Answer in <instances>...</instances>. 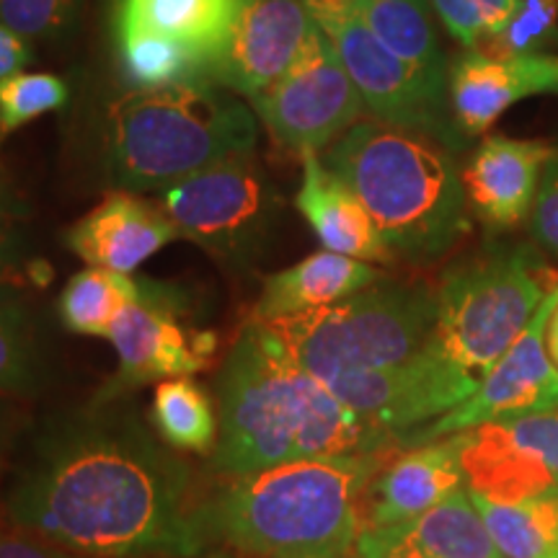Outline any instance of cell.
Returning a JSON list of instances; mask_svg holds the SVG:
<instances>
[{
	"label": "cell",
	"instance_id": "15",
	"mask_svg": "<svg viewBox=\"0 0 558 558\" xmlns=\"http://www.w3.org/2000/svg\"><path fill=\"white\" fill-rule=\"evenodd\" d=\"M463 435H450L416 448L390 452L383 469L375 473L362 499V530L390 527L409 522L432 507L442 505L465 484Z\"/></svg>",
	"mask_w": 558,
	"mask_h": 558
},
{
	"label": "cell",
	"instance_id": "18",
	"mask_svg": "<svg viewBox=\"0 0 558 558\" xmlns=\"http://www.w3.org/2000/svg\"><path fill=\"white\" fill-rule=\"evenodd\" d=\"M177 239L179 230L160 205L114 190L86 218L70 226L65 246L88 267L132 275Z\"/></svg>",
	"mask_w": 558,
	"mask_h": 558
},
{
	"label": "cell",
	"instance_id": "27",
	"mask_svg": "<svg viewBox=\"0 0 558 558\" xmlns=\"http://www.w3.org/2000/svg\"><path fill=\"white\" fill-rule=\"evenodd\" d=\"M150 424L166 445L179 452H213L218 442V414L205 388L190 378L160 380L150 403Z\"/></svg>",
	"mask_w": 558,
	"mask_h": 558
},
{
	"label": "cell",
	"instance_id": "3",
	"mask_svg": "<svg viewBox=\"0 0 558 558\" xmlns=\"http://www.w3.org/2000/svg\"><path fill=\"white\" fill-rule=\"evenodd\" d=\"M388 456L298 460L228 478L199 494L197 525L207 546L246 558H354L365 488Z\"/></svg>",
	"mask_w": 558,
	"mask_h": 558
},
{
	"label": "cell",
	"instance_id": "30",
	"mask_svg": "<svg viewBox=\"0 0 558 558\" xmlns=\"http://www.w3.org/2000/svg\"><path fill=\"white\" fill-rule=\"evenodd\" d=\"M41 375L29 318L13 300L0 303V396L32 399L39 393Z\"/></svg>",
	"mask_w": 558,
	"mask_h": 558
},
{
	"label": "cell",
	"instance_id": "39",
	"mask_svg": "<svg viewBox=\"0 0 558 558\" xmlns=\"http://www.w3.org/2000/svg\"><path fill=\"white\" fill-rule=\"evenodd\" d=\"M369 3H373V0H311V11L313 19L326 29V26L339 24V21L344 19L362 16V11H365Z\"/></svg>",
	"mask_w": 558,
	"mask_h": 558
},
{
	"label": "cell",
	"instance_id": "13",
	"mask_svg": "<svg viewBox=\"0 0 558 558\" xmlns=\"http://www.w3.org/2000/svg\"><path fill=\"white\" fill-rule=\"evenodd\" d=\"M324 386L360 416L407 435L463 403L478 388V380L429 347L403 365L344 373Z\"/></svg>",
	"mask_w": 558,
	"mask_h": 558
},
{
	"label": "cell",
	"instance_id": "38",
	"mask_svg": "<svg viewBox=\"0 0 558 558\" xmlns=\"http://www.w3.org/2000/svg\"><path fill=\"white\" fill-rule=\"evenodd\" d=\"M32 62V47L16 32L0 24V78L21 73Z\"/></svg>",
	"mask_w": 558,
	"mask_h": 558
},
{
	"label": "cell",
	"instance_id": "19",
	"mask_svg": "<svg viewBox=\"0 0 558 558\" xmlns=\"http://www.w3.org/2000/svg\"><path fill=\"white\" fill-rule=\"evenodd\" d=\"M354 558H507L473 505L469 486L409 522L365 527Z\"/></svg>",
	"mask_w": 558,
	"mask_h": 558
},
{
	"label": "cell",
	"instance_id": "33",
	"mask_svg": "<svg viewBox=\"0 0 558 558\" xmlns=\"http://www.w3.org/2000/svg\"><path fill=\"white\" fill-rule=\"evenodd\" d=\"M81 0H0V24L24 39L58 37Z\"/></svg>",
	"mask_w": 558,
	"mask_h": 558
},
{
	"label": "cell",
	"instance_id": "29",
	"mask_svg": "<svg viewBox=\"0 0 558 558\" xmlns=\"http://www.w3.org/2000/svg\"><path fill=\"white\" fill-rule=\"evenodd\" d=\"M558 47V0H518L507 24L473 50L494 60L554 54Z\"/></svg>",
	"mask_w": 558,
	"mask_h": 558
},
{
	"label": "cell",
	"instance_id": "24",
	"mask_svg": "<svg viewBox=\"0 0 558 558\" xmlns=\"http://www.w3.org/2000/svg\"><path fill=\"white\" fill-rule=\"evenodd\" d=\"M362 19L388 52L448 86L450 60L439 45L432 0H373Z\"/></svg>",
	"mask_w": 558,
	"mask_h": 558
},
{
	"label": "cell",
	"instance_id": "42",
	"mask_svg": "<svg viewBox=\"0 0 558 558\" xmlns=\"http://www.w3.org/2000/svg\"><path fill=\"white\" fill-rule=\"evenodd\" d=\"M546 344H548V354L550 360L558 365V303L554 313H550V320H548V331H546Z\"/></svg>",
	"mask_w": 558,
	"mask_h": 558
},
{
	"label": "cell",
	"instance_id": "41",
	"mask_svg": "<svg viewBox=\"0 0 558 558\" xmlns=\"http://www.w3.org/2000/svg\"><path fill=\"white\" fill-rule=\"evenodd\" d=\"M19 424V403L9 396H0V465H3Z\"/></svg>",
	"mask_w": 558,
	"mask_h": 558
},
{
	"label": "cell",
	"instance_id": "34",
	"mask_svg": "<svg viewBox=\"0 0 558 558\" xmlns=\"http://www.w3.org/2000/svg\"><path fill=\"white\" fill-rule=\"evenodd\" d=\"M497 424L520 448L535 452L558 478V407L525 416L497 418Z\"/></svg>",
	"mask_w": 558,
	"mask_h": 558
},
{
	"label": "cell",
	"instance_id": "14",
	"mask_svg": "<svg viewBox=\"0 0 558 558\" xmlns=\"http://www.w3.org/2000/svg\"><path fill=\"white\" fill-rule=\"evenodd\" d=\"M313 26L311 0H243L209 83L254 99L288 73Z\"/></svg>",
	"mask_w": 558,
	"mask_h": 558
},
{
	"label": "cell",
	"instance_id": "4",
	"mask_svg": "<svg viewBox=\"0 0 558 558\" xmlns=\"http://www.w3.org/2000/svg\"><path fill=\"white\" fill-rule=\"evenodd\" d=\"M318 158L362 202L396 259L435 264L471 230L463 169L437 140L367 120Z\"/></svg>",
	"mask_w": 558,
	"mask_h": 558
},
{
	"label": "cell",
	"instance_id": "31",
	"mask_svg": "<svg viewBox=\"0 0 558 558\" xmlns=\"http://www.w3.org/2000/svg\"><path fill=\"white\" fill-rule=\"evenodd\" d=\"M68 104L65 81L50 73H13L0 78V137Z\"/></svg>",
	"mask_w": 558,
	"mask_h": 558
},
{
	"label": "cell",
	"instance_id": "8",
	"mask_svg": "<svg viewBox=\"0 0 558 558\" xmlns=\"http://www.w3.org/2000/svg\"><path fill=\"white\" fill-rule=\"evenodd\" d=\"M179 239L230 269H248L275 233L282 199L254 153L226 158L160 192Z\"/></svg>",
	"mask_w": 558,
	"mask_h": 558
},
{
	"label": "cell",
	"instance_id": "2",
	"mask_svg": "<svg viewBox=\"0 0 558 558\" xmlns=\"http://www.w3.org/2000/svg\"><path fill=\"white\" fill-rule=\"evenodd\" d=\"M218 442L213 469L226 478L298 460L401 450V435L339 401L300 367L267 324L251 318L218 375Z\"/></svg>",
	"mask_w": 558,
	"mask_h": 558
},
{
	"label": "cell",
	"instance_id": "5",
	"mask_svg": "<svg viewBox=\"0 0 558 558\" xmlns=\"http://www.w3.org/2000/svg\"><path fill=\"white\" fill-rule=\"evenodd\" d=\"M109 177L122 192H163L220 160L254 153V114L213 83L135 90L111 109Z\"/></svg>",
	"mask_w": 558,
	"mask_h": 558
},
{
	"label": "cell",
	"instance_id": "32",
	"mask_svg": "<svg viewBox=\"0 0 558 558\" xmlns=\"http://www.w3.org/2000/svg\"><path fill=\"white\" fill-rule=\"evenodd\" d=\"M518 0H432L435 16L442 21L463 50H473L488 34L507 24Z\"/></svg>",
	"mask_w": 558,
	"mask_h": 558
},
{
	"label": "cell",
	"instance_id": "40",
	"mask_svg": "<svg viewBox=\"0 0 558 558\" xmlns=\"http://www.w3.org/2000/svg\"><path fill=\"white\" fill-rule=\"evenodd\" d=\"M32 207L21 197L16 184L9 177V171L0 166V220H21L29 218Z\"/></svg>",
	"mask_w": 558,
	"mask_h": 558
},
{
	"label": "cell",
	"instance_id": "43",
	"mask_svg": "<svg viewBox=\"0 0 558 558\" xmlns=\"http://www.w3.org/2000/svg\"><path fill=\"white\" fill-rule=\"evenodd\" d=\"M197 558H246V556L233 554V550H215V554H202Z\"/></svg>",
	"mask_w": 558,
	"mask_h": 558
},
{
	"label": "cell",
	"instance_id": "7",
	"mask_svg": "<svg viewBox=\"0 0 558 558\" xmlns=\"http://www.w3.org/2000/svg\"><path fill=\"white\" fill-rule=\"evenodd\" d=\"M558 288L535 246L494 243L445 269L432 347L481 380Z\"/></svg>",
	"mask_w": 558,
	"mask_h": 558
},
{
	"label": "cell",
	"instance_id": "6",
	"mask_svg": "<svg viewBox=\"0 0 558 558\" xmlns=\"http://www.w3.org/2000/svg\"><path fill=\"white\" fill-rule=\"evenodd\" d=\"M435 324L437 288L383 277L339 303L267 326L300 367L326 383L418 357L432 347Z\"/></svg>",
	"mask_w": 558,
	"mask_h": 558
},
{
	"label": "cell",
	"instance_id": "12",
	"mask_svg": "<svg viewBox=\"0 0 558 558\" xmlns=\"http://www.w3.org/2000/svg\"><path fill=\"white\" fill-rule=\"evenodd\" d=\"M107 339L120 362L117 373L94 396L96 401L122 399L148 383L192 378L215 354L213 333L186 329L179 320L173 292L153 282H145L143 298L117 316Z\"/></svg>",
	"mask_w": 558,
	"mask_h": 558
},
{
	"label": "cell",
	"instance_id": "11",
	"mask_svg": "<svg viewBox=\"0 0 558 558\" xmlns=\"http://www.w3.org/2000/svg\"><path fill=\"white\" fill-rule=\"evenodd\" d=\"M556 303L558 288L548 292L522 337L478 380V388L469 399L435 422L401 435L403 448H416L432 439L476 429L481 424L497 422V418L525 416L558 407V365L550 360L546 344L548 320Z\"/></svg>",
	"mask_w": 558,
	"mask_h": 558
},
{
	"label": "cell",
	"instance_id": "36",
	"mask_svg": "<svg viewBox=\"0 0 558 558\" xmlns=\"http://www.w3.org/2000/svg\"><path fill=\"white\" fill-rule=\"evenodd\" d=\"M0 558H83L73 550L54 546L41 535L13 525V522L0 514Z\"/></svg>",
	"mask_w": 558,
	"mask_h": 558
},
{
	"label": "cell",
	"instance_id": "23",
	"mask_svg": "<svg viewBox=\"0 0 558 558\" xmlns=\"http://www.w3.org/2000/svg\"><path fill=\"white\" fill-rule=\"evenodd\" d=\"M460 435V463L471 492L494 501H527L558 492L556 473L535 452L520 448L497 422Z\"/></svg>",
	"mask_w": 558,
	"mask_h": 558
},
{
	"label": "cell",
	"instance_id": "37",
	"mask_svg": "<svg viewBox=\"0 0 558 558\" xmlns=\"http://www.w3.org/2000/svg\"><path fill=\"white\" fill-rule=\"evenodd\" d=\"M24 241L16 228V220H0V303H11V277L16 271Z\"/></svg>",
	"mask_w": 558,
	"mask_h": 558
},
{
	"label": "cell",
	"instance_id": "16",
	"mask_svg": "<svg viewBox=\"0 0 558 558\" xmlns=\"http://www.w3.org/2000/svg\"><path fill=\"white\" fill-rule=\"evenodd\" d=\"M541 140L488 135L463 166V186L471 215L488 233L525 226L538 194L541 177L554 156Z\"/></svg>",
	"mask_w": 558,
	"mask_h": 558
},
{
	"label": "cell",
	"instance_id": "25",
	"mask_svg": "<svg viewBox=\"0 0 558 558\" xmlns=\"http://www.w3.org/2000/svg\"><path fill=\"white\" fill-rule=\"evenodd\" d=\"M145 282L111 269L88 267L68 279L60 292L62 326L78 337H109L117 316L143 298Z\"/></svg>",
	"mask_w": 558,
	"mask_h": 558
},
{
	"label": "cell",
	"instance_id": "35",
	"mask_svg": "<svg viewBox=\"0 0 558 558\" xmlns=\"http://www.w3.org/2000/svg\"><path fill=\"white\" fill-rule=\"evenodd\" d=\"M530 239L548 254H558V148L546 163L538 194L527 218Z\"/></svg>",
	"mask_w": 558,
	"mask_h": 558
},
{
	"label": "cell",
	"instance_id": "17",
	"mask_svg": "<svg viewBox=\"0 0 558 558\" xmlns=\"http://www.w3.org/2000/svg\"><path fill=\"white\" fill-rule=\"evenodd\" d=\"M558 94V54L494 60L463 50L450 62L448 99L463 137L484 135L509 107L530 96Z\"/></svg>",
	"mask_w": 558,
	"mask_h": 558
},
{
	"label": "cell",
	"instance_id": "28",
	"mask_svg": "<svg viewBox=\"0 0 558 558\" xmlns=\"http://www.w3.org/2000/svg\"><path fill=\"white\" fill-rule=\"evenodd\" d=\"M114 39L124 78L137 90L205 83L199 78H207L202 60L179 41L145 29H114Z\"/></svg>",
	"mask_w": 558,
	"mask_h": 558
},
{
	"label": "cell",
	"instance_id": "9",
	"mask_svg": "<svg viewBox=\"0 0 558 558\" xmlns=\"http://www.w3.org/2000/svg\"><path fill=\"white\" fill-rule=\"evenodd\" d=\"M251 104L271 140L300 158L331 148L365 111L337 45L318 21L288 73Z\"/></svg>",
	"mask_w": 558,
	"mask_h": 558
},
{
	"label": "cell",
	"instance_id": "22",
	"mask_svg": "<svg viewBox=\"0 0 558 558\" xmlns=\"http://www.w3.org/2000/svg\"><path fill=\"white\" fill-rule=\"evenodd\" d=\"M243 0H117L114 29H145L179 41L207 70L226 52Z\"/></svg>",
	"mask_w": 558,
	"mask_h": 558
},
{
	"label": "cell",
	"instance_id": "21",
	"mask_svg": "<svg viewBox=\"0 0 558 558\" xmlns=\"http://www.w3.org/2000/svg\"><path fill=\"white\" fill-rule=\"evenodd\" d=\"M378 279H383V275L373 264L333 254V251H318L308 259L264 277L262 295L256 300L251 318L271 324V320L326 308L369 288Z\"/></svg>",
	"mask_w": 558,
	"mask_h": 558
},
{
	"label": "cell",
	"instance_id": "26",
	"mask_svg": "<svg viewBox=\"0 0 558 558\" xmlns=\"http://www.w3.org/2000/svg\"><path fill=\"white\" fill-rule=\"evenodd\" d=\"M471 499L507 558H558V492L527 501H494L471 492Z\"/></svg>",
	"mask_w": 558,
	"mask_h": 558
},
{
	"label": "cell",
	"instance_id": "1",
	"mask_svg": "<svg viewBox=\"0 0 558 558\" xmlns=\"http://www.w3.org/2000/svg\"><path fill=\"white\" fill-rule=\"evenodd\" d=\"M197 505L192 465L122 396L47 418L3 514L83 558H197Z\"/></svg>",
	"mask_w": 558,
	"mask_h": 558
},
{
	"label": "cell",
	"instance_id": "20",
	"mask_svg": "<svg viewBox=\"0 0 558 558\" xmlns=\"http://www.w3.org/2000/svg\"><path fill=\"white\" fill-rule=\"evenodd\" d=\"M295 207L308 220L326 251L367 264L396 262L362 202L354 197L344 181L320 163L318 156L303 158V181H300Z\"/></svg>",
	"mask_w": 558,
	"mask_h": 558
},
{
	"label": "cell",
	"instance_id": "10",
	"mask_svg": "<svg viewBox=\"0 0 558 558\" xmlns=\"http://www.w3.org/2000/svg\"><path fill=\"white\" fill-rule=\"evenodd\" d=\"M324 32L337 45L373 120L427 135L450 150L463 148L465 137L452 120L445 83L388 52L362 16L344 19Z\"/></svg>",
	"mask_w": 558,
	"mask_h": 558
}]
</instances>
